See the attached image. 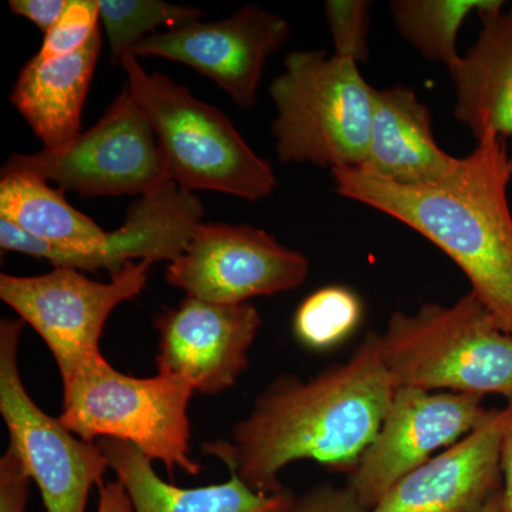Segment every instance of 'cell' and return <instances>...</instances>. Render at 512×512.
<instances>
[{"mask_svg": "<svg viewBox=\"0 0 512 512\" xmlns=\"http://www.w3.org/2000/svg\"><path fill=\"white\" fill-rule=\"evenodd\" d=\"M30 474L15 448L9 446L0 458V512H25Z\"/></svg>", "mask_w": 512, "mask_h": 512, "instance_id": "cell-26", "label": "cell"}, {"mask_svg": "<svg viewBox=\"0 0 512 512\" xmlns=\"http://www.w3.org/2000/svg\"><path fill=\"white\" fill-rule=\"evenodd\" d=\"M25 320L0 322V414L30 478L42 493L46 512H86L94 485L104 484L109 461L99 443L77 437L40 409L19 372V342Z\"/></svg>", "mask_w": 512, "mask_h": 512, "instance_id": "cell-8", "label": "cell"}, {"mask_svg": "<svg viewBox=\"0 0 512 512\" xmlns=\"http://www.w3.org/2000/svg\"><path fill=\"white\" fill-rule=\"evenodd\" d=\"M323 9L335 45V55L348 57L357 64L366 63L370 56L367 39L372 3L366 0H326Z\"/></svg>", "mask_w": 512, "mask_h": 512, "instance_id": "cell-24", "label": "cell"}, {"mask_svg": "<svg viewBox=\"0 0 512 512\" xmlns=\"http://www.w3.org/2000/svg\"><path fill=\"white\" fill-rule=\"evenodd\" d=\"M291 512H367L348 487L322 484L298 497Z\"/></svg>", "mask_w": 512, "mask_h": 512, "instance_id": "cell-27", "label": "cell"}, {"mask_svg": "<svg viewBox=\"0 0 512 512\" xmlns=\"http://www.w3.org/2000/svg\"><path fill=\"white\" fill-rule=\"evenodd\" d=\"M101 47L99 29L79 52L50 60L33 56L20 70L9 100L45 150L67 147L83 133V107Z\"/></svg>", "mask_w": 512, "mask_h": 512, "instance_id": "cell-17", "label": "cell"}, {"mask_svg": "<svg viewBox=\"0 0 512 512\" xmlns=\"http://www.w3.org/2000/svg\"><path fill=\"white\" fill-rule=\"evenodd\" d=\"M117 480L126 488L134 512H291L295 494L282 490L262 494L232 474L227 483L181 488L165 483L150 460L126 441H97Z\"/></svg>", "mask_w": 512, "mask_h": 512, "instance_id": "cell-19", "label": "cell"}, {"mask_svg": "<svg viewBox=\"0 0 512 512\" xmlns=\"http://www.w3.org/2000/svg\"><path fill=\"white\" fill-rule=\"evenodd\" d=\"M69 0H10L13 15L35 23L43 33L49 32L62 18Z\"/></svg>", "mask_w": 512, "mask_h": 512, "instance_id": "cell-28", "label": "cell"}, {"mask_svg": "<svg viewBox=\"0 0 512 512\" xmlns=\"http://www.w3.org/2000/svg\"><path fill=\"white\" fill-rule=\"evenodd\" d=\"M477 141L437 184L400 185L363 167L335 168L332 175L342 197L403 222L453 259L498 328L512 335V160L504 137L487 133Z\"/></svg>", "mask_w": 512, "mask_h": 512, "instance_id": "cell-2", "label": "cell"}, {"mask_svg": "<svg viewBox=\"0 0 512 512\" xmlns=\"http://www.w3.org/2000/svg\"><path fill=\"white\" fill-rule=\"evenodd\" d=\"M153 261L128 262L97 282L76 269L37 276L0 275V299L36 330L55 357L60 375L100 352L111 312L146 288Z\"/></svg>", "mask_w": 512, "mask_h": 512, "instance_id": "cell-9", "label": "cell"}, {"mask_svg": "<svg viewBox=\"0 0 512 512\" xmlns=\"http://www.w3.org/2000/svg\"><path fill=\"white\" fill-rule=\"evenodd\" d=\"M289 36L291 26L282 16L249 5L218 22L197 20L148 36L134 55L185 64L211 79L242 110H251L269 57Z\"/></svg>", "mask_w": 512, "mask_h": 512, "instance_id": "cell-13", "label": "cell"}, {"mask_svg": "<svg viewBox=\"0 0 512 512\" xmlns=\"http://www.w3.org/2000/svg\"><path fill=\"white\" fill-rule=\"evenodd\" d=\"M504 2L478 12L476 45L448 69L456 90L454 117L477 140L512 136V9Z\"/></svg>", "mask_w": 512, "mask_h": 512, "instance_id": "cell-18", "label": "cell"}, {"mask_svg": "<svg viewBox=\"0 0 512 512\" xmlns=\"http://www.w3.org/2000/svg\"><path fill=\"white\" fill-rule=\"evenodd\" d=\"M202 215L204 205L197 195L170 181L133 202L120 228L106 232L101 241L87 247H57L0 218V248L46 259L55 268L80 272L107 269L113 274L133 259L173 262L187 248Z\"/></svg>", "mask_w": 512, "mask_h": 512, "instance_id": "cell-12", "label": "cell"}, {"mask_svg": "<svg viewBox=\"0 0 512 512\" xmlns=\"http://www.w3.org/2000/svg\"><path fill=\"white\" fill-rule=\"evenodd\" d=\"M284 67L269 87L279 160L330 170L362 167L372 136L375 87L363 79L359 64L323 50H295Z\"/></svg>", "mask_w": 512, "mask_h": 512, "instance_id": "cell-6", "label": "cell"}, {"mask_svg": "<svg viewBox=\"0 0 512 512\" xmlns=\"http://www.w3.org/2000/svg\"><path fill=\"white\" fill-rule=\"evenodd\" d=\"M501 467H503L504 478V512H512V417L510 426H508L507 434H505Z\"/></svg>", "mask_w": 512, "mask_h": 512, "instance_id": "cell-30", "label": "cell"}, {"mask_svg": "<svg viewBox=\"0 0 512 512\" xmlns=\"http://www.w3.org/2000/svg\"><path fill=\"white\" fill-rule=\"evenodd\" d=\"M460 164L434 138L429 107L410 87L375 89L366 170L410 187L440 183Z\"/></svg>", "mask_w": 512, "mask_h": 512, "instance_id": "cell-16", "label": "cell"}, {"mask_svg": "<svg viewBox=\"0 0 512 512\" xmlns=\"http://www.w3.org/2000/svg\"><path fill=\"white\" fill-rule=\"evenodd\" d=\"M393 394L380 335L369 332L348 362L309 380L276 379L229 439L202 450L262 494L285 490L279 474L298 460L350 474L379 433Z\"/></svg>", "mask_w": 512, "mask_h": 512, "instance_id": "cell-1", "label": "cell"}, {"mask_svg": "<svg viewBox=\"0 0 512 512\" xmlns=\"http://www.w3.org/2000/svg\"><path fill=\"white\" fill-rule=\"evenodd\" d=\"M97 512H134L126 488L119 480L100 485Z\"/></svg>", "mask_w": 512, "mask_h": 512, "instance_id": "cell-29", "label": "cell"}, {"mask_svg": "<svg viewBox=\"0 0 512 512\" xmlns=\"http://www.w3.org/2000/svg\"><path fill=\"white\" fill-rule=\"evenodd\" d=\"M380 348L394 389L494 393L512 403V335L471 291L453 306L426 303L416 313L394 312Z\"/></svg>", "mask_w": 512, "mask_h": 512, "instance_id": "cell-4", "label": "cell"}, {"mask_svg": "<svg viewBox=\"0 0 512 512\" xmlns=\"http://www.w3.org/2000/svg\"><path fill=\"white\" fill-rule=\"evenodd\" d=\"M100 29L99 0H69L62 18L46 33L36 57L57 59L79 52Z\"/></svg>", "mask_w": 512, "mask_h": 512, "instance_id": "cell-25", "label": "cell"}, {"mask_svg": "<svg viewBox=\"0 0 512 512\" xmlns=\"http://www.w3.org/2000/svg\"><path fill=\"white\" fill-rule=\"evenodd\" d=\"M500 0H394L393 22L400 35L430 62L450 69L460 59L457 35L468 16Z\"/></svg>", "mask_w": 512, "mask_h": 512, "instance_id": "cell-21", "label": "cell"}, {"mask_svg": "<svg viewBox=\"0 0 512 512\" xmlns=\"http://www.w3.org/2000/svg\"><path fill=\"white\" fill-rule=\"evenodd\" d=\"M481 400L478 394L396 387L382 427L346 487L372 511L397 481L429 461L433 451L456 444L490 417L493 410H485Z\"/></svg>", "mask_w": 512, "mask_h": 512, "instance_id": "cell-11", "label": "cell"}, {"mask_svg": "<svg viewBox=\"0 0 512 512\" xmlns=\"http://www.w3.org/2000/svg\"><path fill=\"white\" fill-rule=\"evenodd\" d=\"M309 262L248 224L201 222L165 279L190 298L237 305L255 296L293 291L305 284Z\"/></svg>", "mask_w": 512, "mask_h": 512, "instance_id": "cell-10", "label": "cell"}, {"mask_svg": "<svg viewBox=\"0 0 512 512\" xmlns=\"http://www.w3.org/2000/svg\"><path fill=\"white\" fill-rule=\"evenodd\" d=\"M63 406L60 421L89 443L101 439L126 441L151 461L158 460L198 476L200 463L191 458L188 406L194 387L180 376L138 379L127 376L101 353L62 373Z\"/></svg>", "mask_w": 512, "mask_h": 512, "instance_id": "cell-5", "label": "cell"}, {"mask_svg": "<svg viewBox=\"0 0 512 512\" xmlns=\"http://www.w3.org/2000/svg\"><path fill=\"white\" fill-rule=\"evenodd\" d=\"M512 403L387 491L370 512H480L503 490V446Z\"/></svg>", "mask_w": 512, "mask_h": 512, "instance_id": "cell-15", "label": "cell"}, {"mask_svg": "<svg viewBox=\"0 0 512 512\" xmlns=\"http://www.w3.org/2000/svg\"><path fill=\"white\" fill-rule=\"evenodd\" d=\"M154 325L160 333L158 373L184 377L195 392L215 396L247 370L261 316L249 302L225 305L187 296Z\"/></svg>", "mask_w": 512, "mask_h": 512, "instance_id": "cell-14", "label": "cell"}, {"mask_svg": "<svg viewBox=\"0 0 512 512\" xmlns=\"http://www.w3.org/2000/svg\"><path fill=\"white\" fill-rule=\"evenodd\" d=\"M480 512H504L503 490L495 494Z\"/></svg>", "mask_w": 512, "mask_h": 512, "instance_id": "cell-31", "label": "cell"}, {"mask_svg": "<svg viewBox=\"0 0 512 512\" xmlns=\"http://www.w3.org/2000/svg\"><path fill=\"white\" fill-rule=\"evenodd\" d=\"M5 173H29L83 198L143 195L170 183L153 128L128 87L69 146L13 154Z\"/></svg>", "mask_w": 512, "mask_h": 512, "instance_id": "cell-7", "label": "cell"}, {"mask_svg": "<svg viewBox=\"0 0 512 512\" xmlns=\"http://www.w3.org/2000/svg\"><path fill=\"white\" fill-rule=\"evenodd\" d=\"M0 218L63 248L87 247L106 235L96 221L67 202L62 190L29 173L2 174Z\"/></svg>", "mask_w": 512, "mask_h": 512, "instance_id": "cell-20", "label": "cell"}, {"mask_svg": "<svg viewBox=\"0 0 512 512\" xmlns=\"http://www.w3.org/2000/svg\"><path fill=\"white\" fill-rule=\"evenodd\" d=\"M362 303L342 286L313 292L299 305L293 318V333L302 345L326 350L338 345L359 325Z\"/></svg>", "mask_w": 512, "mask_h": 512, "instance_id": "cell-23", "label": "cell"}, {"mask_svg": "<svg viewBox=\"0 0 512 512\" xmlns=\"http://www.w3.org/2000/svg\"><path fill=\"white\" fill-rule=\"evenodd\" d=\"M100 23L109 39L111 63L134 49L158 28H181L201 20L204 12L194 6L173 5L160 0H99Z\"/></svg>", "mask_w": 512, "mask_h": 512, "instance_id": "cell-22", "label": "cell"}, {"mask_svg": "<svg viewBox=\"0 0 512 512\" xmlns=\"http://www.w3.org/2000/svg\"><path fill=\"white\" fill-rule=\"evenodd\" d=\"M128 90L153 128L168 180L187 191H217L247 201L271 197L274 168L248 146L227 114L195 99L163 73H148L134 53L121 57Z\"/></svg>", "mask_w": 512, "mask_h": 512, "instance_id": "cell-3", "label": "cell"}]
</instances>
